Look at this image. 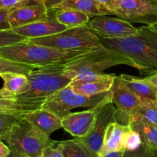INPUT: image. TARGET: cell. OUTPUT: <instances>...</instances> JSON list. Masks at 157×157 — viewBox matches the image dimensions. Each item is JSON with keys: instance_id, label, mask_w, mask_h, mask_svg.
<instances>
[{"instance_id": "cell-1", "label": "cell", "mask_w": 157, "mask_h": 157, "mask_svg": "<svg viewBox=\"0 0 157 157\" xmlns=\"http://www.w3.org/2000/svg\"><path fill=\"white\" fill-rule=\"evenodd\" d=\"M100 40L106 48L130 58L141 75L157 72V29L153 26L138 27L136 35L125 38L100 37Z\"/></svg>"}, {"instance_id": "cell-2", "label": "cell", "mask_w": 157, "mask_h": 157, "mask_svg": "<svg viewBox=\"0 0 157 157\" xmlns=\"http://www.w3.org/2000/svg\"><path fill=\"white\" fill-rule=\"evenodd\" d=\"M30 88L25 93L17 95L27 113L41 108L44 102L55 92L67 87L75 78L62 64L36 68L27 75Z\"/></svg>"}, {"instance_id": "cell-3", "label": "cell", "mask_w": 157, "mask_h": 157, "mask_svg": "<svg viewBox=\"0 0 157 157\" xmlns=\"http://www.w3.org/2000/svg\"><path fill=\"white\" fill-rule=\"evenodd\" d=\"M90 49L60 50L35 44L29 39L0 48V56L16 62L41 68L52 65L62 64L83 55Z\"/></svg>"}, {"instance_id": "cell-4", "label": "cell", "mask_w": 157, "mask_h": 157, "mask_svg": "<svg viewBox=\"0 0 157 157\" xmlns=\"http://www.w3.org/2000/svg\"><path fill=\"white\" fill-rule=\"evenodd\" d=\"M117 65H127L136 69L134 63L125 55L107 49L102 44L92 48L83 55L63 63V66L75 78L104 73Z\"/></svg>"}, {"instance_id": "cell-5", "label": "cell", "mask_w": 157, "mask_h": 157, "mask_svg": "<svg viewBox=\"0 0 157 157\" xmlns=\"http://www.w3.org/2000/svg\"><path fill=\"white\" fill-rule=\"evenodd\" d=\"M11 150L29 157H41L46 146L54 140L34 126L24 118H21L11 129L3 140Z\"/></svg>"}, {"instance_id": "cell-6", "label": "cell", "mask_w": 157, "mask_h": 157, "mask_svg": "<svg viewBox=\"0 0 157 157\" xmlns=\"http://www.w3.org/2000/svg\"><path fill=\"white\" fill-rule=\"evenodd\" d=\"M109 101H111L110 91L93 96H85L74 92L69 85L47 99L40 109L50 111L62 119L75 108H94Z\"/></svg>"}, {"instance_id": "cell-7", "label": "cell", "mask_w": 157, "mask_h": 157, "mask_svg": "<svg viewBox=\"0 0 157 157\" xmlns=\"http://www.w3.org/2000/svg\"><path fill=\"white\" fill-rule=\"evenodd\" d=\"M29 40L35 44L60 50L89 49L101 44L99 35L87 25L69 28L55 35Z\"/></svg>"}, {"instance_id": "cell-8", "label": "cell", "mask_w": 157, "mask_h": 157, "mask_svg": "<svg viewBox=\"0 0 157 157\" xmlns=\"http://www.w3.org/2000/svg\"><path fill=\"white\" fill-rule=\"evenodd\" d=\"M157 0H113L110 10L129 22L145 23L153 26L157 24L155 13Z\"/></svg>"}, {"instance_id": "cell-9", "label": "cell", "mask_w": 157, "mask_h": 157, "mask_svg": "<svg viewBox=\"0 0 157 157\" xmlns=\"http://www.w3.org/2000/svg\"><path fill=\"white\" fill-rule=\"evenodd\" d=\"M117 112V109L111 101L101 106L90 132L86 136L80 138L90 150L99 156L104 146L106 131L110 123L116 122Z\"/></svg>"}, {"instance_id": "cell-10", "label": "cell", "mask_w": 157, "mask_h": 157, "mask_svg": "<svg viewBox=\"0 0 157 157\" xmlns=\"http://www.w3.org/2000/svg\"><path fill=\"white\" fill-rule=\"evenodd\" d=\"M110 92L111 102L117 109V119L128 124V117L138 110L142 99L136 95L117 75L115 77Z\"/></svg>"}, {"instance_id": "cell-11", "label": "cell", "mask_w": 157, "mask_h": 157, "mask_svg": "<svg viewBox=\"0 0 157 157\" xmlns=\"http://www.w3.org/2000/svg\"><path fill=\"white\" fill-rule=\"evenodd\" d=\"M87 26L93 29L100 37L104 38H125L136 35L138 28L129 22L117 17L107 15L94 17L87 23Z\"/></svg>"}, {"instance_id": "cell-12", "label": "cell", "mask_w": 157, "mask_h": 157, "mask_svg": "<svg viewBox=\"0 0 157 157\" xmlns=\"http://www.w3.org/2000/svg\"><path fill=\"white\" fill-rule=\"evenodd\" d=\"M48 17L49 10L42 2L38 0H30L21 6L12 8L9 18L12 29L47 19Z\"/></svg>"}, {"instance_id": "cell-13", "label": "cell", "mask_w": 157, "mask_h": 157, "mask_svg": "<svg viewBox=\"0 0 157 157\" xmlns=\"http://www.w3.org/2000/svg\"><path fill=\"white\" fill-rule=\"evenodd\" d=\"M115 74H98L76 78L70 86L76 93L85 96H93L110 91Z\"/></svg>"}, {"instance_id": "cell-14", "label": "cell", "mask_w": 157, "mask_h": 157, "mask_svg": "<svg viewBox=\"0 0 157 157\" xmlns=\"http://www.w3.org/2000/svg\"><path fill=\"white\" fill-rule=\"evenodd\" d=\"M104 104L96 107L89 108V109L81 112H71L61 119L62 128L75 138L86 136L93 127L98 110Z\"/></svg>"}, {"instance_id": "cell-15", "label": "cell", "mask_w": 157, "mask_h": 157, "mask_svg": "<svg viewBox=\"0 0 157 157\" xmlns=\"http://www.w3.org/2000/svg\"><path fill=\"white\" fill-rule=\"evenodd\" d=\"M67 29H69L67 26L61 24L56 19L55 14L50 15L49 11V17L47 19L35 22L26 26L15 28L12 30L28 39H32L55 35Z\"/></svg>"}, {"instance_id": "cell-16", "label": "cell", "mask_w": 157, "mask_h": 157, "mask_svg": "<svg viewBox=\"0 0 157 157\" xmlns=\"http://www.w3.org/2000/svg\"><path fill=\"white\" fill-rule=\"evenodd\" d=\"M23 118L48 136L53 132L62 128L61 119L53 112L45 109H38L34 110L25 114Z\"/></svg>"}, {"instance_id": "cell-17", "label": "cell", "mask_w": 157, "mask_h": 157, "mask_svg": "<svg viewBox=\"0 0 157 157\" xmlns=\"http://www.w3.org/2000/svg\"><path fill=\"white\" fill-rule=\"evenodd\" d=\"M58 9H72L79 11L87 14L90 17L112 15L109 9L100 4L96 0H65L52 10Z\"/></svg>"}, {"instance_id": "cell-18", "label": "cell", "mask_w": 157, "mask_h": 157, "mask_svg": "<svg viewBox=\"0 0 157 157\" xmlns=\"http://www.w3.org/2000/svg\"><path fill=\"white\" fill-rule=\"evenodd\" d=\"M129 125H122L113 122L107 127L104 136V146L100 157L113 151H124L123 140L126 132L130 129Z\"/></svg>"}, {"instance_id": "cell-19", "label": "cell", "mask_w": 157, "mask_h": 157, "mask_svg": "<svg viewBox=\"0 0 157 157\" xmlns=\"http://www.w3.org/2000/svg\"><path fill=\"white\" fill-rule=\"evenodd\" d=\"M120 78L140 98L157 101V89L147 78L121 74Z\"/></svg>"}, {"instance_id": "cell-20", "label": "cell", "mask_w": 157, "mask_h": 157, "mask_svg": "<svg viewBox=\"0 0 157 157\" xmlns=\"http://www.w3.org/2000/svg\"><path fill=\"white\" fill-rule=\"evenodd\" d=\"M3 80L2 89H6L14 95H20L27 92L30 88V82L27 75L18 72L0 73Z\"/></svg>"}, {"instance_id": "cell-21", "label": "cell", "mask_w": 157, "mask_h": 157, "mask_svg": "<svg viewBox=\"0 0 157 157\" xmlns=\"http://www.w3.org/2000/svg\"><path fill=\"white\" fill-rule=\"evenodd\" d=\"M128 125L140 134L143 143H145L150 149L157 150L156 126L136 117H129Z\"/></svg>"}, {"instance_id": "cell-22", "label": "cell", "mask_w": 157, "mask_h": 157, "mask_svg": "<svg viewBox=\"0 0 157 157\" xmlns=\"http://www.w3.org/2000/svg\"><path fill=\"white\" fill-rule=\"evenodd\" d=\"M27 114L25 108L17 95L4 89H0V115H12L23 117Z\"/></svg>"}, {"instance_id": "cell-23", "label": "cell", "mask_w": 157, "mask_h": 157, "mask_svg": "<svg viewBox=\"0 0 157 157\" xmlns=\"http://www.w3.org/2000/svg\"><path fill=\"white\" fill-rule=\"evenodd\" d=\"M53 11H55L54 14L56 19L68 28L87 26L90 21V17L88 15L79 11L72 9H58Z\"/></svg>"}, {"instance_id": "cell-24", "label": "cell", "mask_w": 157, "mask_h": 157, "mask_svg": "<svg viewBox=\"0 0 157 157\" xmlns=\"http://www.w3.org/2000/svg\"><path fill=\"white\" fill-rule=\"evenodd\" d=\"M64 157H100L90 150L80 138L58 141Z\"/></svg>"}, {"instance_id": "cell-25", "label": "cell", "mask_w": 157, "mask_h": 157, "mask_svg": "<svg viewBox=\"0 0 157 157\" xmlns=\"http://www.w3.org/2000/svg\"><path fill=\"white\" fill-rule=\"evenodd\" d=\"M129 117L141 119L157 126V101L142 99V103L138 110Z\"/></svg>"}, {"instance_id": "cell-26", "label": "cell", "mask_w": 157, "mask_h": 157, "mask_svg": "<svg viewBox=\"0 0 157 157\" xmlns=\"http://www.w3.org/2000/svg\"><path fill=\"white\" fill-rule=\"evenodd\" d=\"M35 69L36 68L34 66L16 62L0 56V73L12 72L28 75Z\"/></svg>"}, {"instance_id": "cell-27", "label": "cell", "mask_w": 157, "mask_h": 157, "mask_svg": "<svg viewBox=\"0 0 157 157\" xmlns=\"http://www.w3.org/2000/svg\"><path fill=\"white\" fill-rule=\"evenodd\" d=\"M143 144L140 134L137 131L130 128L125 133L123 140L124 151H133L137 149Z\"/></svg>"}, {"instance_id": "cell-28", "label": "cell", "mask_w": 157, "mask_h": 157, "mask_svg": "<svg viewBox=\"0 0 157 157\" xmlns=\"http://www.w3.org/2000/svg\"><path fill=\"white\" fill-rule=\"evenodd\" d=\"M23 117L12 115H0V139H5L11 129Z\"/></svg>"}, {"instance_id": "cell-29", "label": "cell", "mask_w": 157, "mask_h": 157, "mask_svg": "<svg viewBox=\"0 0 157 157\" xmlns=\"http://www.w3.org/2000/svg\"><path fill=\"white\" fill-rule=\"evenodd\" d=\"M25 37H23L15 32L11 30L0 31V48L5 46H10V45L15 44L20 42L27 40Z\"/></svg>"}, {"instance_id": "cell-30", "label": "cell", "mask_w": 157, "mask_h": 157, "mask_svg": "<svg viewBox=\"0 0 157 157\" xmlns=\"http://www.w3.org/2000/svg\"><path fill=\"white\" fill-rule=\"evenodd\" d=\"M123 157H155L154 151L147 146L145 143L133 151H124Z\"/></svg>"}, {"instance_id": "cell-31", "label": "cell", "mask_w": 157, "mask_h": 157, "mask_svg": "<svg viewBox=\"0 0 157 157\" xmlns=\"http://www.w3.org/2000/svg\"><path fill=\"white\" fill-rule=\"evenodd\" d=\"M41 157H64V155L58 141H53L52 144L44 148Z\"/></svg>"}, {"instance_id": "cell-32", "label": "cell", "mask_w": 157, "mask_h": 157, "mask_svg": "<svg viewBox=\"0 0 157 157\" xmlns=\"http://www.w3.org/2000/svg\"><path fill=\"white\" fill-rule=\"evenodd\" d=\"M11 9H2L0 10V31L11 30L12 26L9 23V13Z\"/></svg>"}, {"instance_id": "cell-33", "label": "cell", "mask_w": 157, "mask_h": 157, "mask_svg": "<svg viewBox=\"0 0 157 157\" xmlns=\"http://www.w3.org/2000/svg\"><path fill=\"white\" fill-rule=\"evenodd\" d=\"M30 0H0V10L17 7Z\"/></svg>"}, {"instance_id": "cell-34", "label": "cell", "mask_w": 157, "mask_h": 157, "mask_svg": "<svg viewBox=\"0 0 157 157\" xmlns=\"http://www.w3.org/2000/svg\"><path fill=\"white\" fill-rule=\"evenodd\" d=\"M38 1L42 2L46 6L48 10H52L55 9L57 6L62 3L65 0H38Z\"/></svg>"}, {"instance_id": "cell-35", "label": "cell", "mask_w": 157, "mask_h": 157, "mask_svg": "<svg viewBox=\"0 0 157 157\" xmlns=\"http://www.w3.org/2000/svg\"><path fill=\"white\" fill-rule=\"evenodd\" d=\"M11 152V149L6 143L0 139V157H7Z\"/></svg>"}, {"instance_id": "cell-36", "label": "cell", "mask_w": 157, "mask_h": 157, "mask_svg": "<svg viewBox=\"0 0 157 157\" xmlns=\"http://www.w3.org/2000/svg\"><path fill=\"white\" fill-rule=\"evenodd\" d=\"M124 151H113V152H107L101 157H123Z\"/></svg>"}, {"instance_id": "cell-37", "label": "cell", "mask_w": 157, "mask_h": 157, "mask_svg": "<svg viewBox=\"0 0 157 157\" xmlns=\"http://www.w3.org/2000/svg\"><path fill=\"white\" fill-rule=\"evenodd\" d=\"M146 78L157 89V72L155 74H153V75H149V76H147Z\"/></svg>"}, {"instance_id": "cell-38", "label": "cell", "mask_w": 157, "mask_h": 157, "mask_svg": "<svg viewBox=\"0 0 157 157\" xmlns=\"http://www.w3.org/2000/svg\"><path fill=\"white\" fill-rule=\"evenodd\" d=\"M96 1L98 2H99L100 4L103 5L104 6H105L107 9H109V10H110V5H111L112 1H113V0H96Z\"/></svg>"}, {"instance_id": "cell-39", "label": "cell", "mask_w": 157, "mask_h": 157, "mask_svg": "<svg viewBox=\"0 0 157 157\" xmlns=\"http://www.w3.org/2000/svg\"><path fill=\"white\" fill-rule=\"evenodd\" d=\"M7 157H29V156L22 155V154H21V153H18V152H15V151H13V150H11L10 153H9V155H8Z\"/></svg>"}, {"instance_id": "cell-40", "label": "cell", "mask_w": 157, "mask_h": 157, "mask_svg": "<svg viewBox=\"0 0 157 157\" xmlns=\"http://www.w3.org/2000/svg\"><path fill=\"white\" fill-rule=\"evenodd\" d=\"M155 13H156V15L157 16V3H156V8H155Z\"/></svg>"}, {"instance_id": "cell-41", "label": "cell", "mask_w": 157, "mask_h": 157, "mask_svg": "<svg viewBox=\"0 0 157 157\" xmlns=\"http://www.w3.org/2000/svg\"><path fill=\"white\" fill-rule=\"evenodd\" d=\"M153 151H154L155 157H157V150H154V149H153Z\"/></svg>"}, {"instance_id": "cell-42", "label": "cell", "mask_w": 157, "mask_h": 157, "mask_svg": "<svg viewBox=\"0 0 157 157\" xmlns=\"http://www.w3.org/2000/svg\"><path fill=\"white\" fill-rule=\"evenodd\" d=\"M153 26H154L155 28H156V29H157V24H155V25H153Z\"/></svg>"}]
</instances>
